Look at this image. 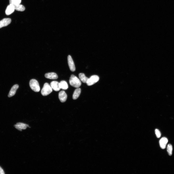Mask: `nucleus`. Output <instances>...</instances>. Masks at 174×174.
Here are the masks:
<instances>
[{"instance_id":"3","label":"nucleus","mask_w":174,"mask_h":174,"mask_svg":"<svg viewBox=\"0 0 174 174\" xmlns=\"http://www.w3.org/2000/svg\"><path fill=\"white\" fill-rule=\"evenodd\" d=\"M30 86L34 91L38 92L40 90V87L38 81L35 79L31 80L29 82Z\"/></svg>"},{"instance_id":"11","label":"nucleus","mask_w":174,"mask_h":174,"mask_svg":"<svg viewBox=\"0 0 174 174\" xmlns=\"http://www.w3.org/2000/svg\"><path fill=\"white\" fill-rule=\"evenodd\" d=\"M168 142V140L166 138L163 137L161 138L159 141V144L161 148L163 149H165Z\"/></svg>"},{"instance_id":"5","label":"nucleus","mask_w":174,"mask_h":174,"mask_svg":"<svg viewBox=\"0 0 174 174\" xmlns=\"http://www.w3.org/2000/svg\"><path fill=\"white\" fill-rule=\"evenodd\" d=\"M68 65L70 70L72 72L75 71L76 70L75 65L70 56L69 55L68 56Z\"/></svg>"},{"instance_id":"16","label":"nucleus","mask_w":174,"mask_h":174,"mask_svg":"<svg viewBox=\"0 0 174 174\" xmlns=\"http://www.w3.org/2000/svg\"><path fill=\"white\" fill-rule=\"evenodd\" d=\"M80 80L84 83H86L89 78L86 77L85 74L83 73H80L79 75Z\"/></svg>"},{"instance_id":"4","label":"nucleus","mask_w":174,"mask_h":174,"mask_svg":"<svg viewBox=\"0 0 174 174\" xmlns=\"http://www.w3.org/2000/svg\"><path fill=\"white\" fill-rule=\"evenodd\" d=\"M99 79V77L97 76H92L88 79L86 83L87 84L88 86L92 85L97 82Z\"/></svg>"},{"instance_id":"6","label":"nucleus","mask_w":174,"mask_h":174,"mask_svg":"<svg viewBox=\"0 0 174 174\" xmlns=\"http://www.w3.org/2000/svg\"><path fill=\"white\" fill-rule=\"evenodd\" d=\"M11 22V20L10 18H5L0 21V28L8 26Z\"/></svg>"},{"instance_id":"18","label":"nucleus","mask_w":174,"mask_h":174,"mask_svg":"<svg viewBox=\"0 0 174 174\" xmlns=\"http://www.w3.org/2000/svg\"><path fill=\"white\" fill-rule=\"evenodd\" d=\"M173 148L171 145L168 144L167 147V151L168 154L169 156H171L172 154Z\"/></svg>"},{"instance_id":"21","label":"nucleus","mask_w":174,"mask_h":174,"mask_svg":"<svg viewBox=\"0 0 174 174\" xmlns=\"http://www.w3.org/2000/svg\"><path fill=\"white\" fill-rule=\"evenodd\" d=\"M2 168L0 166V174H5Z\"/></svg>"},{"instance_id":"20","label":"nucleus","mask_w":174,"mask_h":174,"mask_svg":"<svg viewBox=\"0 0 174 174\" xmlns=\"http://www.w3.org/2000/svg\"><path fill=\"white\" fill-rule=\"evenodd\" d=\"M155 132L157 137L159 138L161 136V133L160 131L158 129H156L155 130Z\"/></svg>"},{"instance_id":"9","label":"nucleus","mask_w":174,"mask_h":174,"mask_svg":"<svg viewBox=\"0 0 174 174\" xmlns=\"http://www.w3.org/2000/svg\"><path fill=\"white\" fill-rule=\"evenodd\" d=\"M59 83L56 81H53L50 83V86L54 91H57L61 89L60 87Z\"/></svg>"},{"instance_id":"13","label":"nucleus","mask_w":174,"mask_h":174,"mask_svg":"<svg viewBox=\"0 0 174 174\" xmlns=\"http://www.w3.org/2000/svg\"><path fill=\"white\" fill-rule=\"evenodd\" d=\"M15 10L14 7L13 5L10 4L7 7L6 11V14L7 15H9L12 13Z\"/></svg>"},{"instance_id":"15","label":"nucleus","mask_w":174,"mask_h":174,"mask_svg":"<svg viewBox=\"0 0 174 174\" xmlns=\"http://www.w3.org/2000/svg\"><path fill=\"white\" fill-rule=\"evenodd\" d=\"M60 87L61 89L66 90L68 88V86L67 82L65 81H62L59 84Z\"/></svg>"},{"instance_id":"2","label":"nucleus","mask_w":174,"mask_h":174,"mask_svg":"<svg viewBox=\"0 0 174 174\" xmlns=\"http://www.w3.org/2000/svg\"><path fill=\"white\" fill-rule=\"evenodd\" d=\"M53 91V89L50 85L48 83H45L41 90V94L43 96H46L51 93Z\"/></svg>"},{"instance_id":"19","label":"nucleus","mask_w":174,"mask_h":174,"mask_svg":"<svg viewBox=\"0 0 174 174\" xmlns=\"http://www.w3.org/2000/svg\"><path fill=\"white\" fill-rule=\"evenodd\" d=\"M21 0H10V4L13 5H18L20 4Z\"/></svg>"},{"instance_id":"12","label":"nucleus","mask_w":174,"mask_h":174,"mask_svg":"<svg viewBox=\"0 0 174 174\" xmlns=\"http://www.w3.org/2000/svg\"><path fill=\"white\" fill-rule=\"evenodd\" d=\"M45 77L47 78L51 79H56L58 78L57 75L54 72L47 73L45 75Z\"/></svg>"},{"instance_id":"17","label":"nucleus","mask_w":174,"mask_h":174,"mask_svg":"<svg viewBox=\"0 0 174 174\" xmlns=\"http://www.w3.org/2000/svg\"><path fill=\"white\" fill-rule=\"evenodd\" d=\"M13 5L14 6L15 10L17 11L23 12L25 10V7L22 5L20 4Z\"/></svg>"},{"instance_id":"14","label":"nucleus","mask_w":174,"mask_h":174,"mask_svg":"<svg viewBox=\"0 0 174 174\" xmlns=\"http://www.w3.org/2000/svg\"><path fill=\"white\" fill-rule=\"evenodd\" d=\"M81 92V89L79 88H77L76 89L73 95V99L74 100H76L77 99L80 95Z\"/></svg>"},{"instance_id":"10","label":"nucleus","mask_w":174,"mask_h":174,"mask_svg":"<svg viewBox=\"0 0 174 174\" xmlns=\"http://www.w3.org/2000/svg\"><path fill=\"white\" fill-rule=\"evenodd\" d=\"M19 86L18 84L14 85L11 88L8 95V97H11L14 96L16 94Z\"/></svg>"},{"instance_id":"7","label":"nucleus","mask_w":174,"mask_h":174,"mask_svg":"<svg viewBox=\"0 0 174 174\" xmlns=\"http://www.w3.org/2000/svg\"><path fill=\"white\" fill-rule=\"evenodd\" d=\"M67 97V95L64 91H61L59 94V98L61 102L64 103L66 100Z\"/></svg>"},{"instance_id":"8","label":"nucleus","mask_w":174,"mask_h":174,"mask_svg":"<svg viewBox=\"0 0 174 174\" xmlns=\"http://www.w3.org/2000/svg\"><path fill=\"white\" fill-rule=\"evenodd\" d=\"M14 126L17 129L20 131H21L22 129H25L28 127H29L28 125L21 122L17 123L16 124L14 125Z\"/></svg>"},{"instance_id":"1","label":"nucleus","mask_w":174,"mask_h":174,"mask_svg":"<svg viewBox=\"0 0 174 174\" xmlns=\"http://www.w3.org/2000/svg\"><path fill=\"white\" fill-rule=\"evenodd\" d=\"M69 83L71 86L77 88H79L81 85V82L80 80L73 75L71 76L69 80Z\"/></svg>"}]
</instances>
